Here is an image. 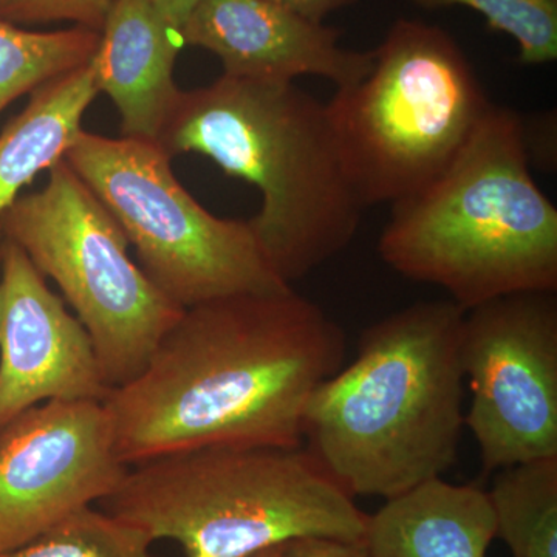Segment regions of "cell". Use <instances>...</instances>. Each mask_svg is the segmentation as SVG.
I'll use <instances>...</instances> for the list:
<instances>
[{
	"label": "cell",
	"instance_id": "obj_1",
	"mask_svg": "<svg viewBox=\"0 0 557 557\" xmlns=\"http://www.w3.org/2000/svg\"><path fill=\"white\" fill-rule=\"evenodd\" d=\"M346 333L288 288L183 310L104 406L127 467L207 446L304 445L311 395L346 361Z\"/></svg>",
	"mask_w": 557,
	"mask_h": 557
},
{
	"label": "cell",
	"instance_id": "obj_2",
	"mask_svg": "<svg viewBox=\"0 0 557 557\" xmlns=\"http://www.w3.org/2000/svg\"><path fill=\"white\" fill-rule=\"evenodd\" d=\"M467 310L418 302L362 332L358 355L311 395L304 446L351 497H397L456 465L465 429Z\"/></svg>",
	"mask_w": 557,
	"mask_h": 557
},
{
	"label": "cell",
	"instance_id": "obj_3",
	"mask_svg": "<svg viewBox=\"0 0 557 557\" xmlns=\"http://www.w3.org/2000/svg\"><path fill=\"white\" fill-rule=\"evenodd\" d=\"M157 145L200 153L262 196L248 220L270 265L292 285L351 244L364 205L348 177L327 106L295 83L222 75L182 91Z\"/></svg>",
	"mask_w": 557,
	"mask_h": 557
},
{
	"label": "cell",
	"instance_id": "obj_4",
	"mask_svg": "<svg viewBox=\"0 0 557 557\" xmlns=\"http://www.w3.org/2000/svg\"><path fill=\"white\" fill-rule=\"evenodd\" d=\"M530 160L523 120L491 104L448 170L392 205L383 262L467 311L515 293H556L557 209Z\"/></svg>",
	"mask_w": 557,
	"mask_h": 557
},
{
	"label": "cell",
	"instance_id": "obj_5",
	"mask_svg": "<svg viewBox=\"0 0 557 557\" xmlns=\"http://www.w3.org/2000/svg\"><path fill=\"white\" fill-rule=\"evenodd\" d=\"M98 508L185 557H249L299 537L364 539L358 508L306 446H207L127 469Z\"/></svg>",
	"mask_w": 557,
	"mask_h": 557
},
{
	"label": "cell",
	"instance_id": "obj_6",
	"mask_svg": "<svg viewBox=\"0 0 557 557\" xmlns=\"http://www.w3.org/2000/svg\"><path fill=\"white\" fill-rule=\"evenodd\" d=\"M491 104L448 33L403 20L373 51L372 72L325 106L348 177L370 208L437 180Z\"/></svg>",
	"mask_w": 557,
	"mask_h": 557
},
{
	"label": "cell",
	"instance_id": "obj_7",
	"mask_svg": "<svg viewBox=\"0 0 557 557\" xmlns=\"http://www.w3.org/2000/svg\"><path fill=\"white\" fill-rule=\"evenodd\" d=\"M0 230L60 287L110 388L141 372L185 310L132 260L119 222L65 160L49 170L42 189L0 214Z\"/></svg>",
	"mask_w": 557,
	"mask_h": 557
},
{
	"label": "cell",
	"instance_id": "obj_8",
	"mask_svg": "<svg viewBox=\"0 0 557 557\" xmlns=\"http://www.w3.org/2000/svg\"><path fill=\"white\" fill-rule=\"evenodd\" d=\"M64 160L119 222L150 281L182 309L292 288L270 265L248 220L201 207L157 143L83 129Z\"/></svg>",
	"mask_w": 557,
	"mask_h": 557
},
{
	"label": "cell",
	"instance_id": "obj_9",
	"mask_svg": "<svg viewBox=\"0 0 557 557\" xmlns=\"http://www.w3.org/2000/svg\"><path fill=\"white\" fill-rule=\"evenodd\" d=\"M461 366L472 392L465 426L486 474L557 457L556 293H515L468 310Z\"/></svg>",
	"mask_w": 557,
	"mask_h": 557
},
{
	"label": "cell",
	"instance_id": "obj_10",
	"mask_svg": "<svg viewBox=\"0 0 557 557\" xmlns=\"http://www.w3.org/2000/svg\"><path fill=\"white\" fill-rule=\"evenodd\" d=\"M102 401H47L0 431V555L24 547L127 474Z\"/></svg>",
	"mask_w": 557,
	"mask_h": 557
},
{
	"label": "cell",
	"instance_id": "obj_11",
	"mask_svg": "<svg viewBox=\"0 0 557 557\" xmlns=\"http://www.w3.org/2000/svg\"><path fill=\"white\" fill-rule=\"evenodd\" d=\"M0 259V431L42 403L104 401L89 332L14 242Z\"/></svg>",
	"mask_w": 557,
	"mask_h": 557
},
{
	"label": "cell",
	"instance_id": "obj_12",
	"mask_svg": "<svg viewBox=\"0 0 557 557\" xmlns=\"http://www.w3.org/2000/svg\"><path fill=\"white\" fill-rule=\"evenodd\" d=\"M180 39L214 53L223 75L259 83L319 76L344 89L373 69V51L344 49L338 32L269 0H201Z\"/></svg>",
	"mask_w": 557,
	"mask_h": 557
},
{
	"label": "cell",
	"instance_id": "obj_13",
	"mask_svg": "<svg viewBox=\"0 0 557 557\" xmlns=\"http://www.w3.org/2000/svg\"><path fill=\"white\" fill-rule=\"evenodd\" d=\"M100 33L95 83L119 109L121 134L159 141L183 91L174 81L182 39L150 0H113Z\"/></svg>",
	"mask_w": 557,
	"mask_h": 557
},
{
	"label": "cell",
	"instance_id": "obj_14",
	"mask_svg": "<svg viewBox=\"0 0 557 557\" xmlns=\"http://www.w3.org/2000/svg\"><path fill=\"white\" fill-rule=\"evenodd\" d=\"M369 557H487L496 519L486 491L434 479L368 515Z\"/></svg>",
	"mask_w": 557,
	"mask_h": 557
},
{
	"label": "cell",
	"instance_id": "obj_15",
	"mask_svg": "<svg viewBox=\"0 0 557 557\" xmlns=\"http://www.w3.org/2000/svg\"><path fill=\"white\" fill-rule=\"evenodd\" d=\"M98 94L91 61L33 91L27 108L0 134V214L36 175L64 160Z\"/></svg>",
	"mask_w": 557,
	"mask_h": 557
},
{
	"label": "cell",
	"instance_id": "obj_16",
	"mask_svg": "<svg viewBox=\"0 0 557 557\" xmlns=\"http://www.w3.org/2000/svg\"><path fill=\"white\" fill-rule=\"evenodd\" d=\"M487 497L511 557H557V457L500 469Z\"/></svg>",
	"mask_w": 557,
	"mask_h": 557
},
{
	"label": "cell",
	"instance_id": "obj_17",
	"mask_svg": "<svg viewBox=\"0 0 557 557\" xmlns=\"http://www.w3.org/2000/svg\"><path fill=\"white\" fill-rule=\"evenodd\" d=\"M100 40V32L79 25L28 32L0 17V112L22 95L89 64Z\"/></svg>",
	"mask_w": 557,
	"mask_h": 557
},
{
	"label": "cell",
	"instance_id": "obj_18",
	"mask_svg": "<svg viewBox=\"0 0 557 557\" xmlns=\"http://www.w3.org/2000/svg\"><path fill=\"white\" fill-rule=\"evenodd\" d=\"M153 542L141 528L91 505L0 557H152Z\"/></svg>",
	"mask_w": 557,
	"mask_h": 557
},
{
	"label": "cell",
	"instance_id": "obj_19",
	"mask_svg": "<svg viewBox=\"0 0 557 557\" xmlns=\"http://www.w3.org/2000/svg\"><path fill=\"white\" fill-rule=\"evenodd\" d=\"M424 9L463 5L479 11L494 30L507 33L527 65L557 60V0H410Z\"/></svg>",
	"mask_w": 557,
	"mask_h": 557
},
{
	"label": "cell",
	"instance_id": "obj_20",
	"mask_svg": "<svg viewBox=\"0 0 557 557\" xmlns=\"http://www.w3.org/2000/svg\"><path fill=\"white\" fill-rule=\"evenodd\" d=\"M113 0H2L0 17L13 24L69 21L101 32Z\"/></svg>",
	"mask_w": 557,
	"mask_h": 557
},
{
	"label": "cell",
	"instance_id": "obj_21",
	"mask_svg": "<svg viewBox=\"0 0 557 557\" xmlns=\"http://www.w3.org/2000/svg\"><path fill=\"white\" fill-rule=\"evenodd\" d=\"M281 557H369V552L366 539L299 537L284 544Z\"/></svg>",
	"mask_w": 557,
	"mask_h": 557
},
{
	"label": "cell",
	"instance_id": "obj_22",
	"mask_svg": "<svg viewBox=\"0 0 557 557\" xmlns=\"http://www.w3.org/2000/svg\"><path fill=\"white\" fill-rule=\"evenodd\" d=\"M269 2L306 20L322 22L330 13L350 5L355 0H269Z\"/></svg>",
	"mask_w": 557,
	"mask_h": 557
},
{
	"label": "cell",
	"instance_id": "obj_23",
	"mask_svg": "<svg viewBox=\"0 0 557 557\" xmlns=\"http://www.w3.org/2000/svg\"><path fill=\"white\" fill-rule=\"evenodd\" d=\"M201 0H150L153 9L166 22L168 27L180 38L183 27L188 22L190 14L200 5Z\"/></svg>",
	"mask_w": 557,
	"mask_h": 557
},
{
	"label": "cell",
	"instance_id": "obj_24",
	"mask_svg": "<svg viewBox=\"0 0 557 557\" xmlns=\"http://www.w3.org/2000/svg\"><path fill=\"white\" fill-rule=\"evenodd\" d=\"M282 548H284V545H277V547L262 549V552L256 553V555L249 557H281Z\"/></svg>",
	"mask_w": 557,
	"mask_h": 557
},
{
	"label": "cell",
	"instance_id": "obj_25",
	"mask_svg": "<svg viewBox=\"0 0 557 557\" xmlns=\"http://www.w3.org/2000/svg\"><path fill=\"white\" fill-rule=\"evenodd\" d=\"M0 236H2V230H0Z\"/></svg>",
	"mask_w": 557,
	"mask_h": 557
},
{
	"label": "cell",
	"instance_id": "obj_26",
	"mask_svg": "<svg viewBox=\"0 0 557 557\" xmlns=\"http://www.w3.org/2000/svg\"><path fill=\"white\" fill-rule=\"evenodd\" d=\"M0 3H2V0H0Z\"/></svg>",
	"mask_w": 557,
	"mask_h": 557
}]
</instances>
